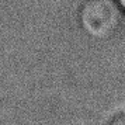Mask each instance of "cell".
I'll return each mask as SVG.
<instances>
[{"label":"cell","instance_id":"1","mask_svg":"<svg viewBox=\"0 0 125 125\" xmlns=\"http://www.w3.org/2000/svg\"><path fill=\"white\" fill-rule=\"evenodd\" d=\"M124 16L117 0H86L79 9L77 21L91 40L105 41L118 32Z\"/></svg>","mask_w":125,"mask_h":125},{"label":"cell","instance_id":"2","mask_svg":"<svg viewBox=\"0 0 125 125\" xmlns=\"http://www.w3.org/2000/svg\"><path fill=\"white\" fill-rule=\"evenodd\" d=\"M108 125H125V113H119L114 115L111 121L108 122Z\"/></svg>","mask_w":125,"mask_h":125},{"label":"cell","instance_id":"3","mask_svg":"<svg viewBox=\"0 0 125 125\" xmlns=\"http://www.w3.org/2000/svg\"><path fill=\"white\" fill-rule=\"evenodd\" d=\"M117 3L119 4V7L122 9V11H124V14H125V0H117Z\"/></svg>","mask_w":125,"mask_h":125}]
</instances>
